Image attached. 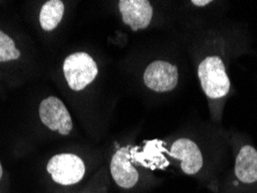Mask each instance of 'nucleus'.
I'll return each mask as SVG.
<instances>
[{
  "label": "nucleus",
  "instance_id": "nucleus-1",
  "mask_svg": "<svg viewBox=\"0 0 257 193\" xmlns=\"http://www.w3.org/2000/svg\"><path fill=\"white\" fill-rule=\"evenodd\" d=\"M197 77L210 103L211 113L214 118L219 119L230 90V80L224 59L218 55L204 57L198 64Z\"/></svg>",
  "mask_w": 257,
  "mask_h": 193
},
{
  "label": "nucleus",
  "instance_id": "nucleus-2",
  "mask_svg": "<svg viewBox=\"0 0 257 193\" xmlns=\"http://www.w3.org/2000/svg\"><path fill=\"white\" fill-rule=\"evenodd\" d=\"M257 184V149L250 143L241 145L235 152L232 175L222 193H242Z\"/></svg>",
  "mask_w": 257,
  "mask_h": 193
},
{
  "label": "nucleus",
  "instance_id": "nucleus-3",
  "mask_svg": "<svg viewBox=\"0 0 257 193\" xmlns=\"http://www.w3.org/2000/svg\"><path fill=\"white\" fill-rule=\"evenodd\" d=\"M47 171L51 179L60 186H74L85 179V161L73 153L57 154L50 158Z\"/></svg>",
  "mask_w": 257,
  "mask_h": 193
},
{
  "label": "nucleus",
  "instance_id": "nucleus-4",
  "mask_svg": "<svg viewBox=\"0 0 257 193\" xmlns=\"http://www.w3.org/2000/svg\"><path fill=\"white\" fill-rule=\"evenodd\" d=\"M63 72L70 88L74 92H80L95 80L99 67L87 52H74L64 60Z\"/></svg>",
  "mask_w": 257,
  "mask_h": 193
},
{
  "label": "nucleus",
  "instance_id": "nucleus-5",
  "mask_svg": "<svg viewBox=\"0 0 257 193\" xmlns=\"http://www.w3.org/2000/svg\"><path fill=\"white\" fill-rule=\"evenodd\" d=\"M111 179L122 190H132L141 181V171L135 163L134 148L120 147L110 158L109 164Z\"/></svg>",
  "mask_w": 257,
  "mask_h": 193
},
{
  "label": "nucleus",
  "instance_id": "nucleus-6",
  "mask_svg": "<svg viewBox=\"0 0 257 193\" xmlns=\"http://www.w3.org/2000/svg\"><path fill=\"white\" fill-rule=\"evenodd\" d=\"M168 155L177 161L184 175L198 176L205 166V158L197 142L189 138L176 139L171 145Z\"/></svg>",
  "mask_w": 257,
  "mask_h": 193
},
{
  "label": "nucleus",
  "instance_id": "nucleus-7",
  "mask_svg": "<svg viewBox=\"0 0 257 193\" xmlns=\"http://www.w3.org/2000/svg\"><path fill=\"white\" fill-rule=\"evenodd\" d=\"M179 69L166 60H154L144 72V83L156 93L172 92L179 83Z\"/></svg>",
  "mask_w": 257,
  "mask_h": 193
},
{
  "label": "nucleus",
  "instance_id": "nucleus-8",
  "mask_svg": "<svg viewBox=\"0 0 257 193\" xmlns=\"http://www.w3.org/2000/svg\"><path fill=\"white\" fill-rule=\"evenodd\" d=\"M40 118L49 130L69 135L73 128L71 115L65 104L59 98L50 96L41 102L39 108Z\"/></svg>",
  "mask_w": 257,
  "mask_h": 193
},
{
  "label": "nucleus",
  "instance_id": "nucleus-9",
  "mask_svg": "<svg viewBox=\"0 0 257 193\" xmlns=\"http://www.w3.org/2000/svg\"><path fill=\"white\" fill-rule=\"evenodd\" d=\"M118 10L124 25L132 32L146 29L153 19V7L147 0H120Z\"/></svg>",
  "mask_w": 257,
  "mask_h": 193
},
{
  "label": "nucleus",
  "instance_id": "nucleus-10",
  "mask_svg": "<svg viewBox=\"0 0 257 193\" xmlns=\"http://www.w3.org/2000/svg\"><path fill=\"white\" fill-rule=\"evenodd\" d=\"M65 12V6L60 0H49L40 12V25L45 32H52L58 27Z\"/></svg>",
  "mask_w": 257,
  "mask_h": 193
},
{
  "label": "nucleus",
  "instance_id": "nucleus-11",
  "mask_svg": "<svg viewBox=\"0 0 257 193\" xmlns=\"http://www.w3.org/2000/svg\"><path fill=\"white\" fill-rule=\"evenodd\" d=\"M20 51L15 47L14 41L0 30V63L17 60L20 58Z\"/></svg>",
  "mask_w": 257,
  "mask_h": 193
},
{
  "label": "nucleus",
  "instance_id": "nucleus-12",
  "mask_svg": "<svg viewBox=\"0 0 257 193\" xmlns=\"http://www.w3.org/2000/svg\"><path fill=\"white\" fill-rule=\"evenodd\" d=\"M105 177H101L100 175L96 176L95 183L92 184V186L86 188L85 191L81 193H107L108 192V186L105 184Z\"/></svg>",
  "mask_w": 257,
  "mask_h": 193
},
{
  "label": "nucleus",
  "instance_id": "nucleus-13",
  "mask_svg": "<svg viewBox=\"0 0 257 193\" xmlns=\"http://www.w3.org/2000/svg\"><path fill=\"white\" fill-rule=\"evenodd\" d=\"M211 3H212L211 0H194L191 4L194 6H197V7H204V6L210 5Z\"/></svg>",
  "mask_w": 257,
  "mask_h": 193
},
{
  "label": "nucleus",
  "instance_id": "nucleus-14",
  "mask_svg": "<svg viewBox=\"0 0 257 193\" xmlns=\"http://www.w3.org/2000/svg\"><path fill=\"white\" fill-rule=\"evenodd\" d=\"M3 173H4L3 166H2V163H0V180H2V178H3Z\"/></svg>",
  "mask_w": 257,
  "mask_h": 193
}]
</instances>
